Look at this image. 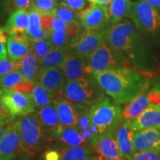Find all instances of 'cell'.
Here are the masks:
<instances>
[{
    "label": "cell",
    "instance_id": "6da1fadb",
    "mask_svg": "<svg viewBox=\"0 0 160 160\" xmlns=\"http://www.w3.org/2000/svg\"><path fill=\"white\" fill-rule=\"evenodd\" d=\"M105 39L125 58L132 67L153 73L157 58L147 39L128 19L110 25L105 29Z\"/></svg>",
    "mask_w": 160,
    "mask_h": 160
},
{
    "label": "cell",
    "instance_id": "7a4b0ae2",
    "mask_svg": "<svg viewBox=\"0 0 160 160\" xmlns=\"http://www.w3.org/2000/svg\"><path fill=\"white\" fill-rule=\"evenodd\" d=\"M103 91L118 105L129 102L150 85L153 74L133 67L93 73Z\"/></svg>",
    "mask_w": 160,
    "mask_h": 160
},
{
    "label": "cell",
    "instance_id": "3957f363",
    "mask_svg": "<svg viewBox=\"0 0 160 160\" xmlns=\"http://www.w3.org/2000/svg\"><path fill=\"white\" fill-rule=\"evenodd\" d=\"M21 154L26 159L34 157L50 139L37 113H29L18 119Z\"/></svg>",
    "mask_w": 160,
    "mask_h": 160
},
{
    "label": "cell",
    "instance_id": "277c9868",
    "mask_svg": "<svg viewBox=\"0 0 160 160\" xmlns=\"http://www.w3.org/2000/svg\"><path fill=\"white\" fill-rule=\"evenodd\" d=\"M128 18L150 42L160 40V11L143 0L133 2Z\"/></svg>",
    "mask_w": 160,
    "mask_h": 160
},
{
    "label": "cell",
    "instance_id": "5b68a950",
    "mask_svg": "<svg viewBox=\"0 0 160 160\" xmlns=\"http://www.w3.org/2000/svg\"><path fill=\"white\" fill-rule=\"evenodd\" d=\"M62 96L73 104L91 107L105 98V91L93 75L77 80H68Z\"/></svg>",
    "mask_w": 160,
    "mask_h": 160
},
{
    "label": "cell",
    "instance_id": "8992f818",
    "mask_svg": "<svg viewBox=\"0 0 160 160\" xmlns=\"http://www.w3.org/2000/svg\"><path fill=\"white\" fill-rule=\"evenodd\" d=\"M90 119L99 135L115 133L122 117V109L110 98H104L90 108Z\"/></svg>",
    "mask_w": 160,
    "mask_h": 160
},
{
    "label": "cell",
    "instance_id": "52a82bcc",
    "mask_svg": "<svg viewBox=\"0 0 160 160\" xmlns=\"http://www.w3.org/2000/svg\"><path fill=\"white\" fill-rule=\"evenodd\" d=\"M85 61L92 74L96 72L132 67L125 58L106 39Z\"/></svg>",
    "mask_w": 160,
    "mask_h": 160
},
{
    "label": "cell",
    "instance_id": "ba28073f",
    "mask_svg": "<svg viewBox=\"0 0 160 160\" xmlns=\"http://www.w3.org/2000/svg\"><path fill=\"white\" fill-rule=\"evenodd\" d=\"M106 28L100 30H88L82 28L70 45L71 52L87 59L105 41Z\"/></svg>",
    "mask_w": 160,
    "mask_h": 160
},
{
    "label": "cell",
    "instance_id": "9c48e42d",
    "mask_svg": "<svg viewBox=\"0 0 160 160\" xmlns=\"http://www.w3.org/2000/svg\"><path fill=\"white\" fill-rule=\"evenodd\" d=\"M0 99L15 117L36 113L37 110L31 94L14 90L0 88Z\"/></svg>",
    "mask_w": 160,
    "mask_h": 160
},
{
    "label": "cell",
    "instance_id": "30bf717a",
    "mask_svg": "<svg viewBox=\"0 0 160 160\" xmlns=\"http://www.w3.org/2000/svg\"><path fill=\"white\" fill-rule=\"evenodd\" d=\"M78 21L83 28L100 30L110 25L108 8L105 5L93 4L79 13Z\"/></svg>",
    "mask_w": 160,
    "mask_h": 160
},
{
    "label": "cell",
    "instance_id": "8fae6325",
    "mask_svg": "<svg viewBox=\"0 0 160 160\" xmlns=\"http://www.w3.org/2000/svg\"><path fill=\"white\" fill-rule=\"evenodd\" d=\"M20 150L19 121L13 122L8 125L6 133L0 141V160H15Z\"/></svg>",
    "mask_w": 160,
    "mask_h": 160
},
{
    "label": "cell",
    "instance_id": "7c38bea8",
    "mask_svg": "<svg viewBox=\"0 0 160 160\" xmlns=\"http://www.w3.org/2000/svg\"><path fill=\"white\" fill-rule=\"evenodd\" d=\"M134 133L135 131L132 128L131 122L122 119L115 133L122 159L126 160L133 159L136 153L133 143Z\"/></svg>",
    "mask_w": 160,
    "mask_h": 160
},
{
    "label": "cell",
    "instance_id": "4fadbf2b",
    "mask_svg": "<svg viewBox=\"0 0 160 160\" xmlns=\"http://www.w3.org/2000/svg\"><path fill=\"white\" fill-rule=\"evenodd\" d=\"M36 113L48 136L50 141L57 139L64 128L60 122L59 115L53 103L38 108Z\"/></svg>",
    "mask_w": 160,
    "mask_h": 160
},
{
    "label": "cell",
    "instance_id": "5bb4252c",
    "mask_svg": "<svg viewBox=\"0 0 160 160\" xmlns=\"http://www.w3.org/2000/svg\"><path fill=\"white\" fill-rule=\"evenodd\" d=\"M77 109V122L76 128L82 133L87 145L93 148L97 142L99 134L90 119V106L73 104Z\"/></svg>",
    "mask_w": 160,
    "mask_h": 160
},
{
    "label": "cell",
    "instance_id": "9a60e30c",
    "mask_svg": "<svg viewBox=\"0 0 160 160\" xmlns=\"http://www.w3.org/2000/svg\"><path fill=\"white\" fill-rule=\"evenodd\" d=\"M60 68L68 80H77L92 75L85 59L71 51L66 57Z\"/></svg>",
    "mask_w": 160,
    "mask_h": 160
},
{
    "label": "cell",
    "instance_id": "2e32d148",
    "mask_svg": "<svg viewBox=\"0 0 160 160\" xmlns=\"http://www.w3.org/2000/svg\"><path fill=\"white\" fill-rule=\"evenodd\" d=\"M68 79L60 67L41 69L38 82L46 88L62 94Z\"/></svg>",
    "mask_w": 160,
    "mask_h": 160
},
{
    "label": "cell",
    "instance_id": "e0dca14e",
    "mask_svg": "<svg viewBox=\"0 0 160 160\" xmlns=\"http://www.w3.org/2000/svg\"><path fill=\"white\" fill-rule=\"evenodd\" d=\"M115 133H108L99 136L97 142L93 148L100 160L121 159L119 146Z\"/></svg>",
    "mask_w": 160,
    "mask_h": 160
},
{
    "label": "cell",
    "instance_id": "ac0fdd59",
    "mask_svg": "<svg viewBox=\"0 0 160 160\" xmlns=\"http://www.w3.org/2000/svg\"><path fill=\"white\" fill-rule=\"evenodd\" d=\"M133 143L136 152L160 150V128L135 131Z\"/></svg>",
    "mask_w": 160,
    "mask_h": 160
},
{
    "label": "cell",
    "instance_id": "d6986e66",
    "mask_svg": "<svg viewBox=\"0 0 160 160\" xmlns=\"http://www.w3.org/2000/svg\"><path fill=\"white\" fill-rule=\"evenodd\" d=\"M59 118L63 128L76 127L77 122V113L75 105L59 93L53 101Z\"/></svg>",
    "mask_w": 160,
    "mask_h": 160
},
{
    "label": "cell",
    "instance_id": "ffe728a7",
    "mask_svg": "<svg viewBox=\"0 0 160 160\" xmlns=\"http://www.w3.org/2000/svg\"><path fill=\"white\" fill-rule=\"evenodd\" d=\"M151 85L144 89L134 99L130 101L122 111V119L133 122L149 106L148 93Z\"/></svg>",
    "mask_w": 160,
    "mask_h": 160
},
{
    "label": "cell",
    "instance_id": "44dd1931",
    "mask_svg": "<svg viewBox=\"0 0 160 160\" xmlns=\"http://www.w3.org/2000/svg\"><path fill=\"white\" fill-rule=\"evenodd\" d=\"M131 126L135 131L146 128H160V109L148 106L131 122Z\"/></svg>",
    "mask_w": 160,
    "mask_h": 160
},
{
    "label": "cell",
    "instance_id": "7402d4cb",
    "mask_svg": "<svg viewBox=\"0 0 160 160\" xmlns=\"http://www.w3.org/2000/svg\"><path fill=\"white\" fill-rule=\"evenodd\" d=\"M19 71L24 81L38 82L40 71L39 62L33 52H31L21 60Z\"/></svg>",
    "mask_w": 160,
    "mask_h": 160
},
{
    "label": "cell",
    "instance_id": "603a6c76",
    "mask_svg": "<svg viewBox=\"0 0 160 160\" xmlns=\"http://www.w3.org/2000/svg\"><path fill=\"white\" fill-rule=\"evenodd\" d=\"M28 9L18 10L10 15L6 26L11 32V36L17 33H27L29 28Z\"/></svg>",
    "mask_w": 160,
    "mask_h": 160
},
{
    "label": "cell",
    "instance_id": "cb8c5ba5",
    "mask_svg": "<svg viewBox=\"0 0 160 160\" xmlns=\"http://www.w3.org/2000/svg\"><path fill=\"white\" fill-rule=\"evenodd\" d=\"M61 160H91L97 157L96 151L88 145L65 147L60 149Z\"/></svg>",
    "mask_w": 160,
    "mask_h": 160
},
{
    "label": "cell",
    "instance_id": "d4e9b609",
    "mask_svg": "<svg viewBox=\"0 0 160 160\" xmlns=\"http://www.w3.org/2000/svg\"><path fill=\"white\" fill-rule=\"evenodd\" d=\"M133 2L131 0H112L108 8L110 24H117L128 18Z\"/></svg>",
    "mask_w": 160,
    "mask_h": 160
},
{
    "label": "cell",
    "instance_id": "484cf974",
    "mask_svg": "<svg viewBox=\"0 0 160 160\" xmlns=\"http://www.w3.org/2000/svg\"><path fill=\"white\" fill-rule=\"evenodd\" d=\"M30 24L27 35L31 41L43 39L47 38V33L41 25V13L32 4L28 8Z\"/></svg>",
    "mask_w": 160,
    "mask_h": 160
},
{
    "label": "cell",
    "instance_id": "4316f807",
    "mask_svg": "<svg viewBox=\"0 0 160 160\" xmlns=\"http://www.w3.org/2000/svg\"><path fill=\"white\" fill-rule=\"evenodd\" d=\"M70 47L52 48L49 53L39 62L40 69L60 67L68 55L71 53Z\"/></svg>",
    "mask_w": 160,
    "mask_h": 160
},
{
    "label": "cell",
    "instance_id": "83f0119b",
    "mask_svg": "<svg viewBox=\"0 0 160 160\" xmlns=\"http://www.w3.org/2000/svg\"><path fill=\"white\" fill-rule=\"evenodd\" d=\"M7 53L9 58L13 60H22L31 52L33 42H26L17 39L13 37L9 38L7 42Z\"/></svg>",
    "mask_w": 160,
    "mask_h": 160
},
{
    "label": "cell",
    "instance_id": "f1b7e54d",
    "mask_svg": "<svg viewBox=\"0 0 160 160\" xmlns=\"http://www.w3.org/2000/svg\"><path fill=\"white\" fill-rule=\"evenodd\" d=\"M59 94L57 92L51 91L39 82H37L31 96L38 109L53 103Z\"/></svg>",
    "mask_w": 160,
    "mask_h": 160
},
{
    "label": "cell",
    "instance_id": "f546056e",
    "mask_svg": "<svg viewBox=\"0 0 160 160\" xmlns=\"http://www.w3.org/2000/svg\"><path fill=\"white\" fill-rule=\"evenodd\" d=\"M56 139L59 140L66 147L88 145L82 133L76 127L64 128Z\"/></svg>",
    "mask_w": 160,
    "mask_h": 160
},
{
    "label": "cell",
    "instance_id": "4dcf8cb0",
    "mask_svg": "<svg viewBox=\"0 0 160 160\" xmlns=\"http://www.w3.org/2000/svg\"><path fill=\"white\" fill-rule=\"evenodd\" d=\"M52 48L70 47L72 39L66 31H51L47 33V38Z\"/></svg>",
    "mask_w": 160,
    "mask_h": 160
},
{
    "label": "cell",
    "instance_id": "1f68e13d",
    "mask_svg": "<svg viewBox=\"0 0 160 160\" xmlns=\"http://www.w3.org/2000/svg\"><path fill=\"white\" fill-rule=\"evenodd\" d=\"M79 13V12L75 11L70 8L62 2H60L57 7L51 12V13L54 17L59 18L68 24L78 21Z\"/></svg>",
    "mask_w": 160,
    "mask_h": 160
},
{
    "label": "cell",
    "instance_id": "d6a6232c",
    "mask_svg": "<svg viewBox=\"0 0 160 160\" xmlns=\"http://www.w3.org/2000/svg\"><path fill=\"white\" fill-rule=\"evenodd\" d=\"M22 81H24L22 75L20 73L19 70H17L0 77V88L12 89Z\"/></svg>",
    "mask_w": 160,
    "mask_h": 160
},
{
    "label": "cell",
    "instance_id": "836d02e7",
    "mask_svg": "<svg viewBox=\"0 0 160 160\" xmlns=\"http://www.w3.org/2000/svg\"><path fill=\"white\" fill-rule=\"evenodd\" d=\"M52 49V47L50 45L46 39L36 40L33 42L31 47V52L34 53L38 61H40L45 57L49 51Z\"/></svg>",
    "mask_w": 160,
    "mask_h": 160
},
{
    "label": "cell",
    "instance_id": "e575fe53",
    "mask_svg": "<svg viewBox=\"0 0 160 160\" xmlns=\"http://www.w3.org/2000/svg\"><path fill=\"white\" fill-rule=\"evenodd\" d=\"M21 60L5 59H0V77L19 69Z\"/></svg>",
    "mask_w": 160,
    "mask_h": 160
},
{
    "label": "cell",
    "instance_id": "d590c367",
    "mask_svg": "<svg viewBox=\"0 0 160 160\" xmlns=\"http://www.w3.org/2000/svg\"><path fill=\"white\" fill-rule=\"evenodd\" d=\"M31 4L41 13H51L59 3L57 0H32Z\"/></svg>",
    "mask_w": 160,
    "mask_h": 160
},
{
    "label": "cell",
    "instance_id": "8d00e7d4",
    "mask_svg": "<svg viewBox=\"0 0 160 160\" xmlns=\"http://www.w3.org/2000/svg\"><path fill=\"white\" fill-rule=\"evenodd\" d=\"M31 2L32 0H5L8 14H11L20 9H28Z\"/></svg>",
    "mask_w": 160,
    "mask_h": 160
},
{
    "label": "cell",
    "instance_id": "74e56055",
    "mask_svg": "<svg viewBox=\"0 0 160 160\" xmlns=\"http://www.w3.org/2000/svg\"><path fill=\"white\" fill-rule=\"evenodd\" d=\"M15 117L0 99V126L8 125L14 122Z\"/></svg>",
    "mask_w": 160,
    "mask_h": 160
},
{
    "label": "cell",
    "instance_id": "f35d334b",
    "mask_svg": "<svg viewBox=\"0 0 160 160\" xmlns=\"http://www.w3.org/2000/svg\"><path fill=\"white\" fill-rule=\"evenodd\" d=\"M148 97L149 106L159 108L160 99L159 82L154 83V85H153L152 88H149Z\"/></svg>",
    "mask_w": 160,
    "mask_h": 160
},
{
    "label": "cell",
    "instance_id": "ab89813d",
    "mask_svg": "<svg viewBox=\"0 0 160 160\" xmlns=\"http://www.w3.org/2000/svg\"><path fill=\"white\" fill-rule=\"evenodd\" d=\"M131 160H160V150L136 152Z\"/></svg>",
    "mask_w": 160,
    "mask_h": 160
},
{
    "label": "cell",
    "instance_id": "60d3db41",
    "mask_svg": "<svg viewBox=\"0 0 160 160\" xmlns=\"http://www.w3.org/2000/svg\"><path fill=\"white\" fill-rule=\"evenodd\" d=\"M62 2L71 9L77 12L85 9L88 4V0H62Z\"/></svg>",
    "mask_w": 160,
    "mask_h": 160
},
{
    "label": "cell",
    "instance_id": "b9f144b4",
    "mask_svg": "<svg viewBox=\"0 0 160 160\" xmlns=\"http://www.w3.org/2000/svg\"><path fill=\"white\" fill-rule=\"evenodd\" d=\"M37 82H28V81H22V82L18 84L17 86H15L12 90L17 91L22 93H26V94H31Z\"/></svg>",
    "mask_w": 160,
    "mask_h": 160
},
{
    "label": "cell",
    "instance_id": "7bdbcfd3",
    "mask_svg": "<svg viewBox=\"0 0 160 160\" xmlns=\"http://www.w3.org/2000/svg\"><path fill=\"white\" fill-rule=\"evenodd\" d=\"M53 17L52 13H41V25L46 33L51 31Z\"/></svg>",
    "mask_w": 160,
    "mask_h": 160
},
{
    "label": "cell",
    "instance_id": "ee69618b",
    "mask_svg": "<svg viewBox=\"0 0 160 160\" xmlns=\"http://www.w3.org/2000/svg\"><path fill=\"white\" fill-rule=\"evenodd\" d=\"M43 160H61L60 150L48 148L44 152L42 155Z\"/></svg>",
    "mask_w": 160,
    "mask_h": 160
},
{
    "label": "cell",
    "instance_id": "f6af8a7d",
    "mask_svg": "<svg viewBox=\"0 0 160 160\" xmlns=\"http://www.w3.org/2000/svg\"><path fill=\"white\" fill-rule=\"evenodd\" d=\"M68 27V24L63 22L59 18L54 17L53 19V23H52L51 31H66Z\"/></svg>",
    "mask_w": 160,
    "mask_h": 160
},
{
    "label": "cell",
    "instance_id": "bcb514c9",
    "mask_svg": "<svg viewBox=\"0 0 160 160\" xmlns=\"http://www.w3.org/2000/svg\"><path fill=\"white\" fill-rule=\"evenodd\" d=\"M11 37V32L7 26H2L0 27V41L5 44L7 43L8 40Z\"/></svg>",
    "mask_w": 160,
    "mask_h": 160
},
{
    "label": "cell",
    "instance_id": "7dc6e473",
    "mask_svg": "<svg viewBox=\"0 0 160 160\" xmlns=\"http://www.w3.org/2000/svg\"><path fill=\"white\" fill-rule=\"evenodd\" d=\"M8 15L7 10H6L5 0H0V21L5 19V17Z\"/></svg>",
    "mask_w": 160,
    "mask_h": 160
},
{
    "label": "cell",
    "instance_id": "c3c4849f",
    "mask_svg": "<svg viewBox=\"0 0 160 160\" xmlns=\"http://www.w3.org/2000/svg\"><path fill=\"white\" fill-rule=\"evenodd\" d=\"M7 49L5 48V44L0 41V59L7 58Z\"/></svg>",
    "mask_w": 160,
    "mask_h": 160
},
{
    "label": "cell",
    "instance_id": "681fc988",
    "mask_svg": "<svg viewBox=\"0 0 160 160\" xmlns=\"http://www.w3.org/2000/svg\"><path fill=\"white\" fill-rule=\"evenodd\" d=\"M143 1L146 2L149 5L160 11V0H143Z\"/></svg>",
    "mask_w": 160,
    "mask_h": 160
},
{
    "label": "cell",
    "instance_id": "f907efd6",
    "mask_svg": "<svg viewBox=\"0 0 160 160\" xmlns=\"http://www.w3.org/2000/svg\"><path fill=\"white\" fill-rule=\"evenodd\" d=\"M91 2L93 4H99V5H108L111 3L112 0H88Z\"/></svg>",
    "mask_w": 160,
    "mask_h": 160
},
{
    "label": "cell",
    "instance_id": "816d5d0a",
    "mask_svg": "<svg viewBox=\"0 0 160 160\" xmlns=\"http://www.w3.org/2000/svg\"><path fill=\"white\" fill-rule=\"evenodd\" d=\"M8 129V125L6 126H0V141L1 139H2L3 136L5 135V133H6V131Z\"/></svg>",
    "mask_w": 160,
    "mask_h": 160
},
{
    "label": "cell",
    "instance_id": "f5cc1de1",
    "mask_svg": "<svg viewBox=\"0 0 160 160\" xmlns=\"http://www.w3.org/2000/svg\"><path fill=\"white\" fill-rule=\"evenodd\" d=\"M91 160H100V159L99 158V157H96L95 158H93V159H91Z\"/></svg>",
    "mask_w": 160,
    "mask_h": 160
},
{
    "label": "cell",
    "instance_id": "db71d44e",
    "mask_svg": "<svg viewBox=\"0 0 160 160\" xmlns=\"http://www.w3.org/2000/svg\"><path fill=\"white\" fill-rule=\"evenodd\" d=\"M159 93H160V82H159ZM159 108L160 109V99H159Z\"/></svg>",
    "mask_w": 160,
    "mask_h": 160
},
{
    "label": "cell",
    "instance_id": "11a10c76",
    "mask_svg": "<svg viewBox=\"0 0 160 160\" xmlns=\"http://www.w3.org/2000/svg\"><path fill=\"white\" fill-rule=\"evenodd\" d=\"M119 160H126V159H119Z\"/></svg>",
    "mask_w": 160,
    "mask_h": 160
}]
</instances>
